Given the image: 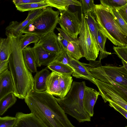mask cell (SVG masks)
I'll list each match as a JSON object with an SVG mask.
<instances>
[{"label":"cell","instance_id":"obj_44","mask_svg":"<svg viewBox=\"0 0 127 127\" xmlns=\"http://www.w3.org/2000/svg\"></svg>","mask_w":127,"mask_h":127},{"label":"cell","instance_id":"obj_14","mask_svg":"<svg viewBox=\"0 0 127 127\" xmlns=\"http://www.w3.org/2000/svg\"><path fill=\"white\" fill-rule=\"evenodd\" d=\"M69 65L73 69L74 72L72 75L77 78L88 80L94 83L93 78L85 65V63L80 62L70 57Z\"/></svg>","mask_w":127,"mask_h":127},{"label":"cell","instance_id":"obj_2","mask_svg":"<svg viewBox=\"0 0 127 127\" xmlns=\"http://www.w3.org/2000/svg\"><path fill=\"white\" fill-rule=\"evenodd\" d=\"M11 50L8 59V66L13 80L15 95L24 99L33 89L34 80L32 73L25 65L23 58L20 38L9 34Z\"/></svg>","mask_w":127,"mask_h":127},{"label":"cell","instance_id":"obj_5","mask_svg":"<svg viewBox=\"0 0 127 127\" xmlns=\"http://www.w3.org/2000/svg\"><path fill=\"white\" fill-rule=\"evenodd\" d=\"M91 61L85 65L93 78L106 83L127 86V69L124 66H102L101 61Z\"/></svg>","mask_w":127,"mask_h":127},{"label":"cell","instance_id":"obj_42","mask_svg":"<svg viewBox=\"0 0 127 127\" xmlns=\"http://www.w3.org/2000/svg\"></svg>","mask_w":127,"mask_h":127},{"label":"cell","instance_id":"obj_7","mask_svg":"<svg viewBox=\"0 0 127 127\" xmlns=\"http://www.w3.org/2000/svg\"><path fill=\"white\" fill-rule=\"evenodd\" d=\"M93 81L105 103H113L127 111V86L106 83L94 78Z\"/></svg>","mask_w":127,"mask_h":127},{"label":"cell","instance_id":"obj_28","mask_svg":"<svg viewBox=\"0 0 127 127\" xmlns=\"http://www.w3.org/2000/svg\"><path fill=\"white\" fill-rule=\"evenodd\" d=\"M107 38L99 30L98 32L97 41L100 53L99 61L107 57L108 55L111 54V53L107 52L105 49V44Z\"/></svg>","mask_w":127,"mask_h":127},{"label":"cell","instance_id":"obj_31","mask_svg":"<svg viewBox=\"0 0 127 127\" xmlns=\"http://www.w3.org/2000/svg\"><path fill=\"white\" fill-rule=\"evenodd\" d=\"M113 49L119 58L122 60L123 66L127 69V46L113 47Z\"/></svg>","mask_w":127,"mask_h":127},{"label":"cell","instance_id":"obj_36","mask_svg":"<svg viewBox=\"0 0 127 127\" xmlns=\"http://www.w3.org/2000/svg\"><path fill=\"white\" fill-rule=\"evenodd\" d=\"M57 39L61 50L66 51L69 41L64 38L60 33L58 34Z\"/></svg>","mask_w":127,"mask_h":127},{"label":"cell","instance_id":"obj_12","mask_svg":"<svg viewBox=\"0 0 127 127\" xmlns=\"http://www.w3.org/2000/svg\"><path fill=\"white\" fill-rule=\"evenodd\" d=\"M54 31L40 37L38 43L47 51L57 54L61 50L58 42L57 36Z\"/></svg>","mask_w":127,"mask_h":127},{"label":"cell","instance_id":"obj_34","mask_svg":"<svg viewBox=\"0 0 127 127\" xmlns=\"http://www.w3.org/2000/svg\"><path fill=\"white\" fill-rule=\"evenodd\" d=\"M70 57L66 51L61 50L57 54L54 61L69 65Z\"/></svg>","mask_w":127,"mask_h":127},{"label":"cell","instance_id":"obj_16","mask_svg":"<svg viewBox=\"0 0 127 127\" xmlns=\"http://www.w3.org/2000/svg\"><path fill=\"white\" fill-rule=\"evenodd\" d=\"M35 18L32 13L29 12L27 17L23 22H19L13 21L10 22L5 29L6 35L11 34L15 37L21 36L23 35L21 32L22 29Z\"/></svg>","mask_w":127,"mask_h":127},{"label":"cell","instance_id":"obj_39","mask_svg":"<svg viewBox=\"0 0 127 127\" xmlns=\"http://www.w3.org/2000/svg\"><path fill=\"white\" fill-rule=\"evenodd\" d=\"M44 0H14L13 2L15 5L42 2Z\"/></svg>","mask_w":127,"mask_h":127},{"label":"cell","instance_id":"obj_43","mask_svg":"<svg viewBox=\"0 0 127 127\" xmlns=\"http://www.w3.org/2000/svg\"><path fill=\"white\" fill-rule=\"evenodd\" d=\"M125 127H127V126H126Z\"/></svg>","mask_w":127,"mask_h":127},{"label":"cell","instance_id":"obj_41","mask_svg":"<svg viewBox=\"0 0 127 127\" xmlns=\"http://www.w3.org/2000/svg\"><path fill=\"white\" fill-rule=\"evenodd\" d=\"M1 61H0V65L1 64Z\"/></svg>","mask_w":127,"mask_h":127},{"label":"cell","instance_id":"obj_29","mask_svg":"<svg viewBox=\"0 0 127 127\" xmlns=\"http://www.w3.org/2000/svg\"><path fill=\"white\" fill-rule=\"evenodd\" d=\"M21 47L22 50L31 43H37L39 41L40 37L32 33H25L20 37Z\"/></svg>","mask_w":127,"mask_h":127},{"label":"cell","instance_id":"obj_11","mask_svg":"<svg viewBox=\"0 0 127 127\" xmlns=\"http://www.w3.org/2000/svg\"><path fill=\"white\" fill-rule=\"evenodd\" d=\"M33 47L37 67L47 66L54 61L57 54L46 50L38 43L35 44Z\"/></svg>","mask_w":127,"mask_h":127},{"label":"cell","instance_id":"obj_25","mask_svg":"<svg viewBox=\"0 0 127 127\" xmlns=\"http://www.w3.org/2000/svg\"><path fill=\"white\" fill-rule=\"evenodd\" d=\"M6 38L0 37V60L1 63L8 60L11 50V44L9 36Z\"/></svg>","mask_w":127,"mask_h":127},{"label":"cell","instance_id":"obj_20","mask_svg":"<svg viewBox=\"0 0 127 127\" xmlns=\"http://www.w3.org/2000/svg\"><path fill=\"white\" fill-rule=\"evenodd\" d=\"M73 81L71 75L60 74L59 97L61 98L65 97L71 87Z\"/></svg>","mask_w":127,"mask_h":127},{"label":"cell","instance_id":"obj_33","mask_svg":"<svg viewBox=\"0 0 127 127\" xmlns=\"http://www.w3.org/2000/svg\"><path fill=\"white\" fill-rule=\"evenodd\" d=\"M17 121V118L6 116L0 117V127H14Z\"/></svg>","mask_w":127,"mask_h":127},{"label":"cell","instance_id":"obj_24","mask_svg":"<svg viewBox=\"0 0 127 127\" xmlns=\"http://www.w3.org/2000/svg\"><path fill=\"white\" fill-rule=\"evenodd\" d=\"M47 68L52 71L61 74L71 75L74 72L69 65L54 61L48 65Z\"/></svg>","mask_w":127,"mask_h":127},{"label":"cell","instance_id":"obj_32","mask_svg":"<svg viewBox=\"0 0 127 127\" xmlns=\"http://www.w3.org/2000/svg\"><path fill=\"white\" fill-rule=\"evenodd\" d=\"M100 4L110 7L117 8L127 3V0H100Z\"/></svg>","mask_w":127,"mask_h":127},{"label":"cell","instance_id":"obj_4","mask_svg":"<svg viewBox=\"0 0 127 127\" xmlns=\"http://www.w3.org/2000/svg\"><path fill=\"white\" fill-rule=\"evenodd\" d=\"M86 86L85 81H73L65 97L62 98H55L65 113L79 122L91 121V117L85 110L83 105V95Z\"/></svg>","mask_w":127,"mask_h":127},{"label":"cell","instance_id":"obj_37","mask_svg":"<svg viewBox=\"0 0 127 127\" xmlns=\"http://www.w3.org/2000/svg\"><path fill=\"white\" fill-rule=\"evenodd\" d=\"M115 8L124 20L127 23V3L121 6Z\"/></svg>","mask_w":127,"mask_h":127},{"label":"cell","instance_id":"obj_8","mask_svg":"<svg viewBox=\"0 0 127 127\" xmlns=\"http://www.w3.org/2000/svg\"><path fill=\"white\" fill-rule=\"evenodd\" d=\"M80 21L81 27L78 39L83 57L88 61H95L98 55L99 49L95 44L82 13Z\"/></svg>","mask_w":127,"mask_h":127},{"label":"cell","instance_id":"obj_6","mask_svg":"<svg viewBox=\"0 0 127 127\" xmlns=\"http://www.w3.org/2000/svg\"><path fill=\"white\" fill-rule=\"evenodd\" d=\"M60 12L50 7L45 8L40 14L22 30V33H32L39 37L54 30L58 23Z\"/></svg>","mask_w":127,"mask_h":127},{"label":"cell","instance_id":"obj_21","mask_svg":"<svg viewBox=\"0 0 127 127\" xmlns=\"http://www.w3.org/2000/svg\"><path fill=\"white\" fill-rule=\"evenodd\" d=\"M93 11L84 15L85 19L89 26L90 31L94 39L95 44L99 48L97 36L98 32L99 30Z\"/></svg>","mask_w":127,"mask_h":127},{"label":"cell","instance_id":"obj_40","mask_svg":"<svg viewBox=\"0 0 127 127\" xmlns=\"http://www.w3.org/2000/svg\"><path fill=\"white\" fill-rule=\"evenodd\" d=\"M8 60L1 63L0 65V76L2 73L8 69Z\"/></svg>","mask_w":127,"mask_h":127},{"label":"cell","instance_id":"obj_10","mask_svg":"<svg viewBox=\"0 0 127 127\" xmlns=\"http://www.w3.org/2000/svg\"><path fill=\"white\" fill-rule=\"evenodd\" d=\"M17 122L14 127H46L32 113H17L15 116Z\"/></svg>","mask_w":127,"mask_h":127},{"label":"cell","instance_id":"obj_26","mask_svg":"<svg viewBox=\"0 0 127 127\" xmlns=\"http://www.w3.org/2000/svg\"><path fill=\"white\" fill-rule=\"evenodd\" d=\"M15 5L17 10L22 12L43 9L49 7V4L46 2L45 0L39 2L19 4Z\"/></svg>","mask_w":127,"mask_h":127},{"label":"cell","instance_id":"obj_3","mask_svg":"<svg viewBox=\"0 0 127 127\" xmlns=\"http://www.w3.org/2000/svg\"><path fill=\"white\" fill-rule=\"evenodd\" d=\"M93 12L100 32L114 45L127 46V34L115 20L109 7L95 4Z\"/></svg>","mask_w":127,"mask_h":127},{"label":"cell","instance_id":"obj_18","mask_svg":"<svg viewBox=\"0 0 127 127\" xmlns=\"http://www.w3.org/2000/svg\"><path fill=\"white\" fill-rule=\"evenodd\" d=\"M24 62L26 67L32 73L37 72L34 51L33 47L27 46L22 50Z\"/></svg>","mask_w":127,"mask_h":127},{"label":"cell","instance_id":"obj_1","mask_svg":"<svg viewBox=\"0 0 127 127\" xmlns=\"http://www.w3.org/2000/svg\"><path fill=\"white\" fill-rule=\"evenodd\" d=\"M24 99L31 113L46 127H75L52 95L33 89Z\"/></svg>","mask_w":127,"mask_h":127},{"label":"cell","instance_id":"obj_23","mask_svg":"<svg viewBox=\"0 0 127 127\" xmlns=\"http://www.w3.org/2000/svg\"><path fill=\"white\" fill-rule=\"evenodd\" d=\"M49 7L57 8L59 10L68 9L70 5L81 6L80 1L76 0H45Z\"/></svg>","mask_w":127,"mask_h":127},{"label":"cell","instance_id":"obj_13","mask_svg":"<svg viewBox=\"0 0 127 127\" xmlns=\"http://www.w3.org/2000/svg\"><path fill=\"white\" fill-rule=\"evenodd\" d=\"M99 95L98 92L86 86L83 95V105L85 110L91 117L93 116L94 106Z\"/></svg>","mask_w":127,"mask_h":127},{"label":"cell","instance_id":"obj_9","mask_svg":"<svg viewBox=\"0 0 127 127\" xmlns=\"http://www.w3.org/2000/svg\"><path fill=\"white\" fill-rule=\"evenodd\" d=\"M59 11L60 16L58 23L60 25L61 29L72 38H77L81 26L78 11L71 12L68 9Z\"/></svg>","mask_w":127,"mask_h":127},{"label":"cell","instance_id":"obj_19","mask_svg":"<svg viewBox=\"0 0 127 127\" xmlns=\"http://www.w3.org/2000/svg\"><path fill=\"white\" fill-rule=\"evenodd\" d=\"M60 84V74L52 71L49 75L46 82V92L58 97Z\"/></svg>","mask_w":127,"mask_h":127},{"label":"cell","instance_id":"obj_35","mask_svg":"<svg viewBox=\"0 0 127 127\" xmlns=\"http://www.w3.org/2000/svg\"><path fill=\"white\" fill-rule=\"evenodd\" d=\"M80 2L84 14L93 10L95 4L93 0H81Z\"/></svg>","mask_w":127,"mask_h":127},{"label":"cell","instance_id":"obj_27","mask_svg":"<svg viewBox=\"0 0 127 127\" xmlns=\"http://www.w3.org/2000/svg\"><path fill=\"white\" fill-rule=\"evenodd\" d=\"M16 101V97L13 93L8 94L0 100V116L14 104Z\"/></svg>","mask_w":127,"mask_h":127},{"label":"cell","instance_id":"obj_17","mask_svg":"<svg viewBox=\"0 0 127 127\" xmlns=\"http://www.w3.org/2000/svg\"><path fill=\"white\" fill-rule=\"evenodd\" d=\"M50 73L49 71L46 68L37 72L33 77V89L38 92L46 91L47 88V80Z\"/></svg>","mask_w":127,"mask_h":127},{"label":"cell","instance_id":"obj_30","mask_svg":"<svg viewBox=\"0 0 127 127\" xmlns=\"http://www.w3.org/2000/svg\"><path fill=\"white\" fill-rule=\"evenodd\" d=\"M109 7L115 20L125 33L127 34V23L124 20L115 8Z\"/></svg>","mask_w":127,"mask_h":127},{"label":"cell","instance_id":"obj_22","mask_svg":"<svg viewBox=\"0 0 127 127\" xmlns=\"http://www.w3.org/2000/svg\"><path fill=\"white\" fill-rule=\"evenodd\" d=\"M68 41L66 51L71 57L79 60L83 57L79 45L78 38L74 39L71 37Z\"/></svg>","mask_w":127,"mask_h":127},{"label":"cell","instance_id":"obj_15","mask_svg":"<svg viewBox=\"0 0 127 127\" xmlns=\"http://www.w3.org/2000/svg\"><path fill=\"white\" fill-rule=\"evenodd\" d=\"M0 100L8 94L14 92L13 82L11 73L8 69L0 76Z\"/></svg>","mask_w":127,"mask_h":127},{"label":"cell","instance_id":"obj_38","mask_svg":"<svg viewBox=\"0 0 127 127\" xmlns=\"http://www.w3.org/2000/svg\"><path fill=\"white\" fill-rule=\"evenodd\" d=\"M109 105L113 107L115 110L122 114L127 119V111L126 110L120 106L113 103L109 102Z\"/></svg>","mask_w":127,"mask_h":127}]
</instances>
